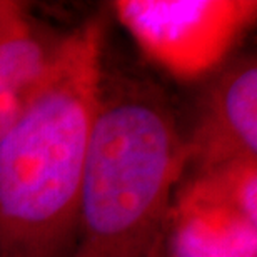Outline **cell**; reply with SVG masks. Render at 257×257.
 <instances>
[{
  "instance_id": "5",
  "label": "cell",
  "mask_w": 257,
  "mask_h": 257,
  "mask_svg": "<svg viewBox=\"0 0 257 257\" xmlns=\"http://www.w3.org/2000/svg\"><path fill=\"white\" fill-rule=\"evenodd\" d=\"M62 39L40 32L22 4L0 0V137L34 99Z\"/></svg>"
},
{
  "instance_id": "8",
  "label": "cell",
  "mask_w": 257,
  "mask_h": 257,
  "mask_svg": "<svg viewBox=\"0 0 257 257\" xmlns=\"http://www.w3.org/2000/svg\"><path fill=\"white\" fill-rule=\"evenodd\" d=\"M159 257H169V254H167V249H166V240H164V245H162L161 255H159Z\"/></svg>"
},
{
  "instance_id": "4",
  "label": "cell",
  "mask_w": 257,
  "mask_h": 257,
  "mask_svg": "<svg viewBox=\"0 0 257 257\" xmlns=\"http://www.w3.org/2000/svg\"><path fill=\"white\" fill-rule=\"evenodd\" d=\"M187 164L195 176L234 162L257 159V65L244 59L220 75L204 102Z\"/></svg>"
},
{
  "instance_id": "6",
  "label": "cell",
  "mask_w": 257,
  "mask_h": 257,
  "mask_svg": "<svg viewBox=\"0 0 257 257\" xmlns=\"http://www.w3.org/2000/svg\"><path fill=\"white\" fill-rule=\"evenodd\" d=\"M169 257H257V224L186 187L171 207Z\"/></svg>"
},
{
  "instance_id": "1",
  "label": "cell",
  "mask_w": 257,
  "mask_h": 257,
  "mask_svg": "<svg viewBox=\"0 0 257 257\" xmlns=\"http://www.w3.org/2000/svg\"><path fill=\"white\" fill-rule=\"evenodd\" d=\"M102 37L100 20L67 34L34 99L0 137V257L74 254L104 82Z\"/></svg>"
},
{
  "instance_id": "2",
  "label": "cell",
  "mask_w": 257,
  "mask_h": 257,
  "mask_svg": "<svg viewBox=\"0 0 257 257\" xmlns=\"http://www.w3.org/2000/svg\"><path fill=\"white\" fill-rule=\"evenodd\" d=\"M186 166L187 142L164 95L141 82H102L72 257H147Z\"/></svg>"
},
{
  "instance_id": "3",
  "label": "cell",
  "mask_w": 257,
  "mask_h": 257,
  "mask_svg": "<svg viewBox=\"0 0 257 257\" xmlns=\"http://www.w3.org/2000/svg\"><path fill=\"white\" fill-rule=\"evenodd\" d=\"M115 14L144 54L184 80L227 57L254 22V0H117Z\"/></svg>"
},
{
  "instance_id": "7",
  "label": "cell",
  "mask_w": 257,
  "mask_h": 257,
  "mask_svg": "<svg viewBox=\"0 0 257 257\" xmlns=\"http://www.w3.org/2000/svg\"><path fill=\"white\" fill-rule=\"evenodd\" d=\"M164 240H166V234L162 235L161 239L157 240V244L154 245V249L151 250V254H149L147 257H159L161 255V250H162V245H164Z\"/></svg>"
}]
</instances>
